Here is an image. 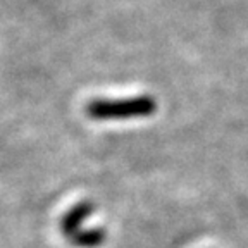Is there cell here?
I'll return each instance as SVG.
<instances>
[{
    "instance_id": "6da1fadb",
    "label": "cell",
    "mask_w": 248,
    "mask_h": 248,
    "mask_svg": "<svg viewBox=\"0 0 248 248\" xmlns=\"http://www.w3.org/2000/svg\"><path fill=\"white\" fill-rule=\"evenodd\" d=\"M155 110V102L150 97L126 98V100H93L86 112L95 121H128L147 117Z\"/></svg>"
},
{
    "instance_id": "7a4b0ae2",
    "label": "cell",
    "mask_w": 248,
    "mask_h": 248,
    "mask_svg": "<svg viewBox=\"0 0 248 248\" xmlns=\"http://www.w3.org/2000/svg\"><path fill=\"white\" fill-rule=\"evenodd\" d=\"M93 212H95V209L92 205L83 203V205H76L64 217V222H62L64 236L76 247L95 248L105 240V234L100 228L88 229V226H86Z\"/></svg>"
}]
</instances>
